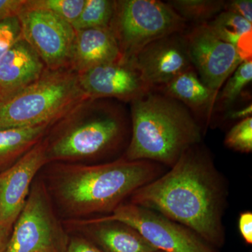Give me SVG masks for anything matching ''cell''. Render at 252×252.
Masks as SVG:
<instances>
[{
    "mask_svg": "<svg viewBox=\"0 0 252 252\" xmlns=\"http://www.w3.org/2000/svg\"><path fill=\"white\" fill-rule=\"evenodd\" d=\"M25 3L26 0H0V22L18 16Z\"/></svg>",
    "mask_w": 252,
    "mask_h": 252,
    "instance_id": "obj_27",
    "label": "cell"
},
{
    "mask_svg": "<svg viewBox=\"0 0 252 252\" xmlns=\"http://www.w3.org/2000/svg\"><path fill=\"white\" fill-rule=\"evenodd\" d=\"M115 1L86 0L79 18L72 23L74 31L108 28L114 15Z\"/></svg>",
    "mask_w": 252,
    "mask_h": 252,
    "instance_id": "obj_21",
    "label": "cell"
},
{
    "mask_svg": "<svg viewBox=\"0 0 252 252\" xmlns=\"http://www.w3.org/2000/svg\"><path fill=\"white\" fill-rule=\"evenodd\" d=\"M238 228L242 238L248 245L252 244V212H243L238 219Z\"/></svg>",
    "mask_w": 252,
    "mask_h": 252,
    "instance_id": "obj_29",
    "label": "cell"
},
{
    "mask_svg": "<svg viewBox=\"0 0 252 252\" xmlns=\"http://www.w3.org/2000/svg\"><path fill=\"white\" fill-rule=\"evenodd\" d=\"M129 130L119 106L86 99L55 123L44 137L48 164H86L111 157L125 145Z\"/></svg>",
    "mask_w": 252,
    "mask_h": 252,
    "instance_id": "obj_4",
    "label": "cell"
},
{
    "mask_svg": "<svg viewBox=\"0 0 252 252\" xmlns=\"http://www.w3.org/2000/svg\"><path fill=\"white\" fill-rule=\"evenodd\" d=\"M101 252H158L130 225L99 218L67 220Z\"/></svg>",
    "mask_w": 252,
    "mask_h": 252,
    "instance_id": "obj_14",
    "label": "cell"
},
{
    "mask_svg": "<svg viewBox=\"0 0 252 252\" xmlns=\"http://www.w3.org/2000/svg\"><path fill=\"white\" fill-rule=\"evenodd\" d=\"M78 75L81 89L90 99L116 98L131 102L152 91L130 60L102 64Z\"/></svg>",
    "mask_w": 252,
    "mask_h": 252,
    "instance_id": "obj_12",
    "label": "cell"
},
{
    "mask_svg": "<svg viewBox=\"0 0 252 252\" xmlns=\"http://www.w3.org/2000/svg\"><path fill=\"white\" fill-rule=\"evenodd\" d=\"M102 220H118L130 225L158 251L217 252L196 233L161 214L126 200Z\"/></svg>",
    "mask_w": 252,
    "mask_h": 252,
    "instance_id": "obj_8",
    "label": "cell"
},
{
    "mask_svg": "<svg viewBox=\"0 0 252 252\" xmlns=\"http://www.w3.org/2000/svg\"><path fill=\"white\" fill-rule=\"evenodd\" d=\"M205 24L220 40L234 46L243 61L252 59V23L223 11Z\"/></svg>",
    "mask_w": 252,
    "mask_h": 252,
    "instance_id": "obj_19",
    "label": "cell"
},
{
    "mask_svg": "<svg viewBox=\"0 0 252 252\" xmlns=\"http://www.w3.org/2000/svg\"><path fill=\"white\" fill-rule=\"evenodd\" d=\"M69 238L42 177L36 176L5 252H67Z\"/></svg>",
    "mask_w": 252,
    "mask_h": 252,
    "instance_id": "obj_7",
    "label": "cell"
},
{
    "mask_svg": "<svg viewBox=\"0 0 252 252\" xmlns=\"http://www.w3.org/2000/svg\"><path fill=\"white\" fill-rule=\"evenodd\" d=\"M185 36L192 65L217 97L221 86L243 59L234 46L219 39L205 23L195 25Z\"/></svg>",
    "mask_w": 252,
    "mask_h": 252,
    "instance_id": "obj_10",
    "label": "cell"
},
{
    "mask_svg": "<svg viewBox=\"0 0 252 252\" xmlns=\"http://www.w3.org/2000/svg\"><path fill=\"white\" fill-rule=\"evenodd\" d=\"M46 69L27 41H17L0 58V104L39 79Z\"/></svg>",
    "mask_w": 252,
    "mask_h": 252,
    "instance_id": "obj_15",
    "label": "cell"
},
{
    "mask_svg": "<svg viewBox=\"0 0 252 252\" xmlns=\"http://www.w3.org/2000/svg\"><path fill=\"white\" fill-rule=\"evenodd\" d=\"M187 22L167 3L157 0H118L109 29L123 59L130 60L152 41L185 32Z\"/></svg>",
    "mask_w": 252,
    "mask_h": 252,
    "instance_id": "obj_6",
    "label": "cell"
},
{
    "mask_svg": "<svg viewBox=\"0 0 252 252\" xmlns=\"http://www.w3.org/2000/svg\"><path fill=\"white\" fill-rule=\"evenodd\" d=\"M252 114V104H250L243 108L228 110V112L225 114V117L229 120L242 121L247 118L251 117Z\"/></svg>",
    "mask_w": 252,
    "mask_h": 252,
    "instance_id": "obj_30",
    "label": "cell"
},
{
    "mask_svg": "<svg viewBox=\"0 0 252 252\" xmlns=\"http://www.w3.org/2000/svg\"><path fill=\"white\" fill-rule=\"evenodd\" d=\"M44 138L12 166L0 172V226L13 227L39 171L47 165Z\"/></svg>",
    "mask_w": 252,
    "mask_h": 252,
    "instance_id": "obj_13",
    "label": "cell"
},
{
    "mask_svg": "<svg viewBox=\"0 0 252 252\" xmlns=\"http://www.w3.org/2000/svg\"><path fill=\"white\" fill-rule=\"evenodd\" d=\"M55 124V123H54ZM54 124L0 130V172L12 166L39 141Z\"/></svg>",
    "mask_w": 252,
    "mask_h": 252,
    "instance_id": "obj_18",
    "label": "cell"
},
{
    "mask_svg": "<svg viewBox=\"0 0 252 252\" xmlns=\"http://www.w3.org/2000/svg\"><path fill=\"white\" fill-rule=\"evenodd\" d=\"M167 4L182 19L195 25L204 24L223 11V0H172Z\"/></svg>",
    "mask_w": 252,
    "mask_h": 252,
    "instance_id": "obj_20",
    "label": "cell"
},
{
    "mask_svg": "<svg viewBox=\"0 0 252 252\" xmlns=\"http://www.w3.org/2000/svg\"><path fill=\"white\" fill-rule=\"evenodd\" d=\"M252 79V60H245L227 79L223 89L217 95L215 107L217 104L220 109L223 110L231 107Z\"/></svg>",
    "mask_w": 252,
    "mask_h": 252,
    "instance_id": "obj_22",
    "label": "cell"
},
{
    "mask_svg": "<svg viewBox=\"0 0 252 252\" xmlns=\"http://www.w3.org/2000/svg\"><path fill=\"white\" fill-rule=\"evenodd\" d=\"M42 177L56 210L67 220L111 215L140 187L165 173L149 160L123 157L101 163L52 162Z\"/></svg>",
    "mask_w": 252,
    "mask_h": 252,
    "instance_id": "obj_2",
    "label": "cell"
},
{
    "mask_svg": "<svg viewBox=\"0 0 252 252\" xmlns=\"http://www.w3.org/2000/svg\"></svg>",
    "mask_w": 252,
    "mask_h": 252,
    "instance_id": "obj_32",
    "label": "cell"
},
{
    "mask_svg": "<svg viewBox=\"0 0 252 252\" xmlns=\"http://www.w3.org/2000/svg\"><path fill=\"white\" fill-rule=\"evenodd\" d=\"M13 227L0 226V252H5Z\"/></svg>",
    "mask_w": 252,
    "mask_h": 252,
    "instance_id": "obj_31",
    "label": "cell"
},
{
    "mask_svg": "<svg viewBox=\"0 0 252 252\" xmlns=\"http://www.w3.org/2000/svg\"><path fill=\"white\" fill-rule=\"evenodd\" d=\"M122 59L119 46L109 28L76 31L70 69L77 74Z\"/></svg>",
    "mask_w": 252,
    "mask_h": 252,
    "instance_id": "obj_16",
    "label": "cell"
},
{
    "mask_svg": "<svg viewBox=\"0 0 252 252\" xmlns=\"http://www.w3.org/2000/svg\"><path fill=\"white\" fill-rule=\"evenodd\" d=\"M130 103V138L122 157L126 160L171 168L186 151L201 142V127L177 99L152 91Z\"/></svg>",
    "mask_w": 252,
    "mask_h": 252,
    "instance_id": "obj_3",
    "label": "cell"
},
{
    "mask_svg": "<svg viewBox=\"0 0 252 252\" xmlns=\"http://www.w3.org/2000/svg\"><path fill=\"white\" fill-rule=\"evenodd\" d=\"M86 0H26V6L45 9L72 25L80 16Z\"/></svg>",
    "mask_w": 252,
    "mask_h": 252,
    "instance_id": "obj_23",
    "label": "cell"
},
{
    "mask_svg": "<svg viewBox=\"0 0 252 252\" xmlns=\"http://www.w3.org/2000/svg\"><path fill=\"white\" fill-rule=\"evenodd\" d=\"M223 11H229L245 18L252 23V0H230L225 1Z\"/></svg>",
    "mask_w": 252,
    "mask_h": 252,
    "instance_id": "obj_26",
    "label": "cell"
},
{
    "mask_svg": "<svg viewBox=\"0 0 252 252\" xmlns=\"http://www.w3.org/2000/svg\"><path fill=\"white\" fill-rule=\"evenodd\" d=\"M67 252H101L98 249L81 235H72L69 238Z\"/></svg>",
    "mask_w": 252,
    "mask_h": 252,
    "instance_id": "obj_28",
    "label": "cell"
},
{
    "mask_svg": "<svg viewBox=\"0 0 252 252\" xmlns=\"http://www.w3.org/2000/svg\"><path fill=\"white\" fill-rule=\"evenodd\" d=\"M224 144L228 148L243 154L252 151V117L237 123L225 137Z\"/></svg>",
    "mask_w": 252,
    "mask_h": 252,
    "instance_id": "obj_24",
    "label": "cell"
},
{
    "mask_svg": "<svg viewBox=\"0 0 252 252\" xmlns=\"http://www.w3.org/2000/svg\"><path fill=\"white\" fill-rule=\"evenodd\" d=\"M151 91H158L193 67L185 32L152 41L130 59Z\"/></svg>",
    "mask_w": 252,
    "mask_h": 252,
    "instance_id": "obj_11",
    "label": "cell"
},
{
    "mask_svg": "<svg viewBox=\"0 0 252 252\" xmlns=\"http://www.w3.org/2000/svg\"><path fill=\"white\" fill-rule=\"evenodd\" d=\"M89 99L70 68L46 69L37 80L0 104V130L54 124Z\"/></svg>",
    "mask_w": 252,
    "mask_h": 252,
    "instance_id": "obj_5",
    "label": "cell"
},
{
    "mask_svg": "<svg viewBox=\"0 0 252 252\" xmlns=\"http://www.w3.org/2000/svg\"><path fill=\"white\" fill-rule=\"evenodd\" d=\"M23 39L22 29L18 16L0 22V58L17 41Z\"/></svg>",
    "mask_w": 252,
    "mask_h": 252,
    "instance_id": "obj_25",
    "label": "cell"
},
{
    "mask_svg": "<svg viewBox=\"0 0 252 252\" xmlns=\"http://www.w3.org/2000/svg\"><path fill=\"white\" fill-rule=\"evenodd\" d=\"M228 184L200 143L155 180L136 190L127 201L185 225L216 249L225 243L223 225Z\"/></svg>",
    "mask_w": 252,
    "mask_h": 252,
    "instance_id": "obj_1",
    "label": "cell"
},
{
    "mask_svg": "<svg viewBox=\"0 0 252 252\" xmlns=\"http://www.w3.org/2000/svg\"><path fill=\"white\" fill-rule=\"evenodd\" d=\"M23 39L50 70L70 68L76 31L72 25L45 9L27 7L18 16Z\"/></svg>",
    "mask_w": 252,
    "mask_h": 252,
    "instance_id": "obj_9",
    "label": "cell"
},
{
    "mask_svg": "<svg viewBox=\"0 0 252 252\" xmlns=\"http://www.w3.org/2000/svg\"><path fill=\"white\" fill-rule=\"evenodd\" d=\"M156 91L177 99L190 109V112L207 117L206 127L210 124L217 97L202 82L193 67L177 76L160 90Z\"/></svg>",
    "mask_w": 252,
    "mask_h": 252,
    "instance_id": "obj_17",
    "label": "cell"
}]
</instances>
